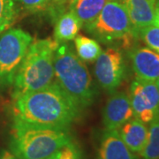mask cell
Segmentation results:
<instances>
[{
	"label": "cell",
	"mask_w": 159,
	"mask_h": 159,
	"mask_svg": "<svg viewBox=\"0 0 159 159\" xmlns=\"http://www.w3.org/2000/svg\"><path fill=\"white\" fill-rule=\"evenodd\" d=\"M58 45L51 38L34 40L31 43L12 80L13 97L43 89L53 82L54 53Z\"/></svg>",
	"instance_id": "cell-3"
},
{
	"label": "cell",
	"mask_w": 159,
	"mask_h": 159,
	"mask_svg": "<svg viewBox=\"0 0 159 159\" xmlns=\"http://www.w3.org/2000/svg\"><path fill=\"white\" fill-rule=\"evenodd\" d=\"M54 74L56 82L80 107L92 102L94 89L89 70L66 43H59L54 53Z\"/></svg>",
	"instance_id": "cell-4"
},
{
	"label": "cell",
	"mask_w": 159,
	"mask_h": 159,
	"mask_svg": "<svg viewBox=\"0 0 159 159\" xmlns=\"http://www.w3.org/2000/svg\"><path fill=\"white\" fill-rule=\"evenodd\" d=\"M71 0H51V6L52 8V11H55V14H60L64 11L63 8L65 6H67Z\"/></svg>",
	"instance_id": "cell-22"
},
{
	"label": "cell",
	"mask_w": 159,
	"mask_h": 159,
	"mask_svg": "<svg viewBox=\"0 0 159 159\" xmlns=\"http://www.w3.org/2000/svg\"><path fill=\"white\" fill-rule=\"evenodd\" d=\"M128 13L134 29L153 25L157 0H120Z\"/></svg>",
	"instance_id": "cell-11"
},
{
	"label": "cell",
	"mask_w": 159,
	"mask_h": 159,
	"mask_svg": "<svg viewBox=\"0 0 159 159\" xmlns=\"http://www.w3.org/2000/svg\"><path fill=\"white\" fill-rule=\"evenodd\" d=\"M71 142L67 128L33 125L13 119L10 147L18 159H48Z\"/></svg>",
	"instance_id": "cell-2"
},
{
	"label": "cell",
	"mask_w": 159,
	"mask_h": 159,
	"mask_svg": "<svg viewBox=\"0 0 159 159\" xmlns=\"http://www.w3.org/2000/svg\"><path fill=\"white\" fill-rule=\"evenodd\" d=\"M157 3H159V0H157Z\"/></svg>",
	"instance_id": "cell-26"
},
{
	"label": "cell",
	"mask_w": 159,
	"mask_h": 159,
	"mask_svg": "<svg viewBox=\"0 0 159 159\" xmlns=\"http://www.w3.org/2000/svg\"><path fill=\"white\" fill-rule=\"evenodd\" d=\"M129 97L134 118L148 124L159 116V91L156 82L135 79Z\"/></svg>",
	"instance_id": "cell-7"
},
{
	"label": "cell",
	"mask_w": 159,
	"mask_h": 159,
	"mask_svg": "<svg viewBox=\"0 0 159 159\" xmlns=\"http://www.w3.org/2000/svg\"><path fill=\"white\" fill-rule=\"evenodd\" d=\"M32 42L31 34L20 29H10L0 37V80H13Z\"/></svg>",
	"instance_id": "cell-6"
},
{
	"label": "cell",
	"mask_w": 159,
	"mask_h": 159,
	"mask_svg": "<svg viewBox=\"0 0 159 159\" xmlns=\"http://www.w3.org/2000/svg\"><path fill=\"white\" fill-rule=\"evenodd\" d=\"M156 83H157V89H158V91H159V78L157 79V80L156 81Z\"/></svg>",
	"instance_id": "cell-25"
},
{
	"label": "cell",
	"mask_w": 159,
	"mask_h": 159,
	"mask_svg": "<svg viewBox=\"0 0 159 159\" xmlns=\"http://www.w3.org/2000/svg\"><path fill=\"white\" fill-rule=\"evenodd\" d=\"M14 1L19 2L25 9L32 12L43 11L49 6H51V0H14Z\"/></svg>",
	"instance_id": "cell-21"
},
{
	"label": "cell",
	"mask_w": 159,
	"mask_h": 159,
	"mask_svg": "<svg viewBox=\"0 0 159 159\" xmlns=\"http://www.w3.org/2000/svg\"><path fill=\"white\" fill-rule=\"evenodd\" d=\"M81 27L80 21L73 12L63 11L57 15L54 29V40L58 43L72 41L76 37Z\"/></svg>",
	"instance_id": "cell-15"
},
{
	"label": "cell",
	"mask_w": 159,
	"mask_h": 159,
	"mask_svg": "<svg viewBox=\"0 0 159 159\" xmlns=\"http://www.w3.org/2000/svg\"><path fill=\"white\" fill-rule=\"evenodd\" d=\"M48 159H81V155L79 148L71 142L58 149Z\"/></svg>",
	"instance_id": "cell-20"
},
{
	"label": "cell",
	"mask_w": 159,
	"mask_h": 159,
	"mask_svg": "<svg viewBox=\"0 0 159 159\" xmlns=\"http://www.w3.org/2000/svg\"><path fill=\"white\" fill-rule=\"evenodd\" d=\"M110 0H71L67 4L68 11L73 12L82 27L86 28L93 22Z\"/></svg>",
	"instance_id": "cell-14"
},
{
	"label": "cell",
	"mask_w": 159,
	"mask_h": 159,
	"mask_svg": "<svg viewBox=\"0 0 159 159\" xmlns=\"http://www.w3.org/2000/svg\"><path fill=\"white\" fill-rule=\"evenodd\" d=\"M95 75L103 89L113 92L122 82L125 75V62L121 51L108 48L96 60Z\"/></svg>",
	"instance_id": "cell-8"
},
{
	"label": "cell",
	"mask_w": 159,
	"mask_h": 159,
	"mask_svg": "<svg viewBox=\"0 0 159 159\" xmlns=\"http://www.w3.org/2000/svg\"><path fill=\"white\" fill-rule=\"evenodd\" d=\"M74 43L77 56L81 61L94 62L102 53V49L96 40L82 34L76 35L74 38Z\"/></svg>",
	"instance_id": "cell-16"
},
{
	"label": "cell",
	"mask_w": 159,
	"mask_h": 159,
	"mask_svg": "<svg viewBox=\"0 0 159 159\" xmlns=\"http://www.w3.org/2000/svg\"><path fill=\"white\" fill-rule=\"evenodd\" d=\"M119 135L133 153H141L148 142V128L140 119H132L122 125Z\"/></svg>",
	"instance_id": "cell-13"
},
{
	"label": "cell",
	"mask_w": 159,
	"mask_h": 159,
	"mask_svg": "<svg viewBox=\"0 0 159 159\" xmlns=\"http://www.w3.org/2000/svg\"><path fill=\"white\" fill-rule=\"evenodd\" d=\"M97 159H135L119 135V130H105L97 153Z\"/></svg>",
	"instance_id": "cell-12"
},
{
	"label": "cell",
	"mask_w": 159,
	"mask_h": 159,
	"mask_svg": "<svg viewBox=\"0 0 159 159\" xmlns=\"http://www.w3.org/2000/svg\"><path fill=\"white\" fill-rule=\"evenodd\" d=\"M154 24L159 26V3H156V11H155V20Z\"/></svg>",
	"instance_id": "cell-24"
},
{
	"label": "cell",
	"mask_w": 159,
	"mask_h": 159,
	"mask_svg": "<svg viewBox=\"0 0 159 159\" xmlns=\"http://www.w3.org/2000/svg\"><path fill=\"white\" fill-rule=\"evenodd\" d=\"M136 80L156 82L159 78V53L148 47H139L129 52Z\"/></svg>",
	"instance_id": "cell-10"
},
{
	"label": "cell",
	"mask_w": 159,
	"mask_h": 159,
	"mask_svg": "<svg viewBox=\"0 0 159 159\" xmlns=\"http://www.w3.org/2000/svg\"><path fill=\"white\" fill-rule=\"evenodd\" d=\"M149 124L148 142L140 154L143 159H159V116Z\"/></svg>",
	"instance_id": "cell-17"
},
{
	"label": "cell",
	"mask_w": 159,
	"mask_h": 159,
	"mask_svg": "<svg viewBox=\"0 0 159 159\" xmlns=\"http://www.w3.org/2000/svg\"><path fill=\"white\" fill-rule=\"evenodd\" d=\"M137 36H139L149 49L159 53V26L153 24L139 29Z\"/></svg>",
	"instance_id": "cell-19"
},
{
	"label": "cell",
	"mask_w": 159,
	"mask_h": 159,
	"mask_svg": "<svg viewBox=\"0 0 159 159\" xmlns=\"http://www.w3.org/2000/svg\"><path fill=\"white\" fill-rule=\"evenodd\" d=\"M79 104L57 82L14 97L13 119L33 125L68 128L80 115Z\"/></svg>",
	"instance_id": "cell-1"
},
{
	"label": "cell",
	"mask_w": 159,
	"mask_h": 159,
	"mask_svg": "<svg viewBox=\"0 0 159 159\" xmlns=\"http://www.w3.org/2000/svg\"><path fill=\"white\" fill-rule=\"evenodd\" d=\"M16 17L14 0H0V34L11 28Z\"/></svg>",
	"instance_id": "cell-18"
},
{
	"label": "cell",
	"mask_w": 159,
	"mask_h": 159,
	"mask_svg": "<svg viewBox=\"0 0 159 159\" xmlns=\"http://www.w3.org/2000/svg\"><path fill=\"white\" fill-rule=\"evenodd\" d=\"M134 118L130 97L125 92L113 93L103 110V125L105 130H119V128Z\"/></svg>",
	"instance_id": "cell-9"
},
{
	"label": "cell",
	"mask_w": 159,
	"mask_h": 159,
	"mask_svg": "<svg viewBox=\"0 0 159 159\" xmlns=\"http://www.w3.org/2000/svg\"><path fill=\"white\" fill-rule=\"evenodd\" d=\"M84 29L102 43H121L123 47H129L137 36V31L120 0L108 1L97 19Z\"/></svg>",
	"instance_id": "cell-5"
},
{
	"label": "cell",
	"mask_w": 159,
	"mask_h": 159,
	"mask_svg": "<svg viewBox=\"0 0 159 159\" xmlns=\"http://www.w3.org/2000/svg\"><path fill=\"white\" fill-rule=\"evenodd\" d=\"M0 159H18L11 151L3 149L0 151Z\"/></svg>",
	"instance_id": "cell-23"
}]
</instances>
